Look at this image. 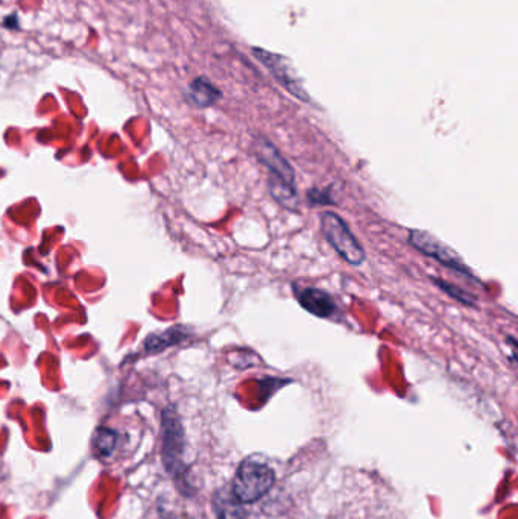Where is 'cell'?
I'll list each match as a JSON object with an SVG mask.
<instances>
[{"instance_id": "2", "label": "cell", "mask_w": 518, "mask_h": 519, "mask_svg": "<svg viewBox=\"0 0 518 519\" xmlns=\"http://www.w3.org/2000/svg\"><path fill=\"white\" fill-rule=\"evenodd\" d=\"M275 483V474L266 463L247 459L239 465L234 475L231 494L241 504L262 500Z\"/></svg>"}, {"instance_id": "5", "label": "cell", "mask_w": 518, "mask_h": 519, "mask_svg": "<svg viewBox=\"0 0 518 519\" xmlns=\"http://www.w3.org/2000/svg\"><path fill=\"white\" fill-rule=\"evenodd\" d=\"M183 448L184 433L180 418L174 409H166L163 413V457L171 474H180Z\"/></svg>"}, {"instance_id": "3", "label": "cell", "mask_w": 518, "mask_h": 519, "mask_svg": "<svg viewBox=\"0 0 518 519\" xmlns=\"http://www.w3.org/2000/svg\"><path fill=\"white\" fill-rule=\"evenodd\" d=\"M321 231L324 239L348 265L361 266L367 260L364 246L354 236L347 222L335 211L321 213Z\"/></svg>"}, {"instance_id": "4", "label": "cell", "mask_w": 518, "mask_h": 519, "mask_svg": "<svg viewBox=\"0 0 518 519\" xmlns=\"http://www.w3.org/2000/svg\"><path fill=\"white\" fill-rule=\"evenodd\" d=\"M408 242L412 248L417 249L421 254L426 257L432 258L436 263H440L444 268L450 269L455 274L462 275L467 280L474 281V283H481V280L473 274L470 268L465 265L461 255L450 248L446 243L441 242L438 237L433 234L427 233L424 230H411L408 234Z\"/></svg>"}, {"instance_id": "12", "label": "cell", "mask_w": 518, "mask_h": 519, "mask_svg": "<svg viewBox=\"0 0 518 519\" xmlns=\"http://www.w3.org/2000/svg\"><path fill=\"white\" fill-rule=\"evenodd\" d=\"M117 435L110 428H99L95 436V450L99 457H108L116 447Z\"/></svg>"}, {"instance_id": "10", "label": "cell", "mask_w": 518, "mask_h": 519, "mask_svg": "<svg viewBox=\"0 0 518 519\" xmlns=\"http://www.w3.org/2000/svg\"><path fill=\"white\" fill-rule=\"evenodd\" d=\"M213 510L218 519H247L244 504L239 503L231 494L230 488L221 489L213 497Z\"/></svg>"}, {"instance_id": "9", "label": "cell", "mask_w": 518, "mask_h": 519, "mask_svg": "<svg viewBox=\"0 0 518 519\" xmlns=\"http://www.w3.org/2000/svg\"><path fill=\"white\" fill-rule=\"evenodd\" d=\"M190 333L186 327L169 328V330L163 331V333L151 334L148 339L145 340V350L149 354L162 353V351L168 350L171 346L180 345L184 340L189 339Z\"/></svg>"}, {"instance_id": "13", "label": "cell", "mask_w": 518, "mask_h": 519, "mask_svg": "<svg viewBox=\"0 0 518 519\" xmlns=\"http://www.w3.org/2000/svg\"><path fill=\"white\" fill-rule=\"evenodd\" d=\"M307 199H309L313 207L336 204L335 198L332 196V187H327V189H316V187H312V189L307 190Z\"/></svg>"}, {"instance_id": "1", "label": "cell", "mask_w": 518, "mask_h": 519, "mask_svg": "<svg viewBox=\"0 0 518 519\" xmlns=\"http://www.w3.org/2000/svg\"><path fill=\"white\" fill-rule=\"evenodd\" d=\"M254 154L268 169V187L272 198L288 210H297V180L291 163L283 157L282 152L278 151L277 146L265 137H257L254 142Z\"/></svg>"}, {"instance_id": "14", "label": "cell", "mask_w": 518, "mask_h": 519, "mask_svg": "<svg viewBox=\"0 0 518 519\" xmlns=\"http://www.w3.org/2000/svg\"><path fill=\"white\" fill-rule=\"evenodd\" d=\"M19 16L17 13L10 14V16L5 17L4 22H2V26L7 29H19Z\"/></svg>"}, {"instance_id": "7", "label": "cell", "mask_w": 518, "mask_h": 519, "mask_svg": "<svg viewBox=\"0 0 518 519\" xmlns=\"http://www.w3.org/2000/svg\"><path fill=\"white\" fill-rule=\"evenodd\" d=\"M294 292L298 304L310 315L320 319H335L338 316L336 299L327 290L294 286Z\"/></svg>"}, {"instance_id": "11", "label": "cell", "mask_w": 518, "mask_h": 519, "mask_svg": "<svg viewBox=\"0 0 518 519\" xmlns=\"http://www.w3.org/2000/svg\"><path fill=\"white\" fill-rule=\"evenodd\" d=\"M430 281L435 284L438 289L443 290L444 293L450 296V298L458 301L459 304L465 307H476L477 299L476 296L471 295L467 290L462 289L458 284L450 283V281L443 280V278L430 277Z\"/></svg>"}, {"instance_id": "6", "label": "cell", "mask_w": 518, "mask_h": 519, "mask_svg": "<svg viewBox=\"0 0 518 519\" xmlns=\"http://www.w3.org/2000/svg\"><path fill=\"white\" fill-rule=\"evenodd\" d=\"M253 52L257 60L265 64V66L271 70L274 78L277 79L291 95H294L295 98L300 99V101L310 104L309 95H307L306 90L301 87L294 70L291 69V64H289V61L286 60L285 57H280V55H275L272 54V52L257 48L254 49Z\"/></svg>"}, {"instance_id": "8", "label": "cell", "mask_w": 518, "mask_h": 519, "mask_svg": "<svg viewBox=\"0 0 518 519\" xmlns=\"http://www.w3.org/2000/svg\"><path fill=\"white\" fill-rule=\"evenodd\" d=\"M186 98L195 107L209 108L222 98V93L210 79L199 76L190 82Z\"/></svg>"}]
</instances>
